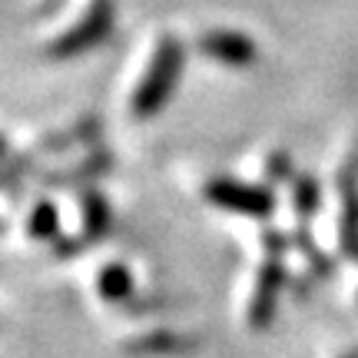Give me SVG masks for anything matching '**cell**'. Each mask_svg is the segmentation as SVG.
<instances>
[{
    "instance_id": "1",
    "label": "cell",
    "mask_w": 358,
    "mask_h": 358,
    "mask_svg": "<svg viewBox=\"0 0 358 358\" xmlns=\"http://www.w3.org/2000/svg\"><path fill=\"white\" fill-rule=\"evenodd\" d=\"M179 73V47L169 37H150V43L129 60V77L123 87V106L129 116H150L166 103Z\"/></svg>"
},
{
    "instance_id": "2",
    "label": "cell",
    "mask_w": 358,
    "mask_h": 358,
    "mask_svg": "<svg viewBox=\"0 0 358 358\" xmlns=\"http://www.w3.org/2000/svg\"><path fill=\"white\" fill-rule=\"evenodd\" d=\"M110 20H113V0H66L57 20H50L40 34V43L53 57H70L96 43V37L110 30Z\"/></svg>"
},
{
    "instance_id": "3",
    "label": "cell",
    "mask_w": 358,
    "mask_h": 358,
    "mask_svg": "<svg viewBox=\"0 0 358 358\" xmlns=\"http://www.w3.org/2000/svg\"><path fill=\"white\" fill-rule=\"evenodd\" d=\"M312 239L322 256H345L358 245V192L352 182H338L322 196L312 216Z\"/></svg>"
},
{
    "instance_id": "4",
    "label": "cell",
    "mask_w": 358,
    "mask_h": 358,
    "mask_svg": "<svg viewBox=\"0 0 358 358\" xmlns=\"http://www.w3.org/2000/svg\"><path fill=\"white\" fill-rule=\"evenodd\" d=\"M282 282V266L279 256H259L252 266L245 268L236 279V319L243 322L245 329H262L272 319L275 308V295H279Z\"/></svg>"
},
{
    "instance_id": "5",
    "label": "cell",
    "mask_w": 358,
    "mask_h": 358,
    "mask_svg": "<svg viewBox=\"0 0 358 358\" xmlns=\"http://www.w3.org/2000/svg\"><path fill=\"white\" fill-rule=\"evenodd\" d=\"M203 199L219 206V209H226V213H239V216H262V213L272 209V196L262 192V186H256V182H249L243 176L209 179L203 186Z\"/></svg>"
},
{
    "instance_id": "6",
    "label": "cell",
    "mask_w": 358,
    "mask_h": 358,
    "mask_svg": "<svg viewBox=\"0 0 358 358\" xmlns=\"http://www.w3.org/2000/svg\"><path fill=\"white\" fill-rule=\"evenodd\" d=\"M57 209H60V232L70 243H90L106 226V206L90 189H73L66 196V203Z\"/></svg>"
},
{
    "instance_id": "7",
    "label": "cell",
    "mask_w": 358,
    "mask_h": 358,
    "mask_svg": "<svg viewBox=\"0 0 358 358\" xmlns=\"http://www.w3.org/2000/svg\"><path fill=\"white\" fill-rule=\"evenodd\" d=\"M196 47H199L206 57H213V60L229 64V66L249 64V60L256 57L252 40L245 37V34H236V30H209V34H203V37L196 40Z\"/></svg>"
},
{
    "instance_id": "8",
    "label": "cell",
    "mask_w": 358,
    "mask_h": 358,
    "mask_svg": "<svg viewBox=\"0 0 358 358\" xmlns=\"http://www.w3.org/2000/svg\"><path fill=\"white\" fill-rule=\"evenodd\" d=\"M243 179L256 182V186H279V182L292 179V163H289V156L282 150L266 146V150H256V153L245 156Z\"/></svg>"
},
{
    "instance_id": "9",
    "label": "cell",
    "mask_w": 358,
    "mask_h": 358,
    "mask_svg": "<svg viewBox=\"0 0 358 358\" xmlns=\"http://www.w3.org/2000/svg\"><path fill=\"white\" fill-rule=\"evenodd\" d=\"M319 203H322L319 189H315V182H312L308 176H292L289 182H285V203H282V213H285V219L292 216L295 229L306 226V222H312Z\"/></svg>"
},
{
    "instance_id": "10",
    "label": "cell",
    "mask_w": 358,
    "mask_h": 358,
    "mask_svg": "<svg viewBox=\"0 0 358 358\" xmlns=\"http://www.w3.org/2000/svg\"><path fill=\"white\" fill-rule=\"evenodd\" d=\"M24 236L30 243H43V239H53L60 232V209L50 203V199H34L27 203L24 209Z\"/></svg>"
},
{
    "instance_id": "11",
    "label": "cell",
    "mask_w": 358,
    "mask_h": 358,
    "mask_svg": "<svg viewBox=\"0 0 358 358\" xmlns=\"http://www.w3.org/2000/svg\"><path fill=\"white\" fill-rule=\"evenodd\" d=\"M90 285H93L96 299H103V302H120V299H127V292H129V275L120 262H96L93 272H90Z\"/></svg>"
},
{
    "instance_id": "12",
    "label": "cell",
    "mask_w": 358,
    "mask_h": 358,
    "mask_svg": "<svg viewBox=\"0 0 358 358\" xmlns=\"http://www.w3.org/2000/svg\"><path fill=\"white\" fill-rule=\"evenodd\" d=\"M289 272H292L295 279L312 282L325 272V262H322V256L312 252V249H295L292 256H289Z\"/></svg>"
},
{
    "instance_id": "13",
    "label": "cell",
    "mask_w": 358,
    "mask_h": 358,
    "mask_svg": "<svg viewBox=\"0 0 358 358\" xmlns=\"http://www.w3.org/2000/svg\"><path fill=\"white\" fill-rule=\"evenodd\" d=\"M342 292H345V299H348V302H352V306L358 308V268H352V272H348L345 289H342Z\"/></svg>"
},
{
    "instance_id": "14",
    "label": "cell",
    "mask_w": 358,
    "mask_h": 358,
    "mask_svg": "<svg viewBox=\"0 0 358 358\" xmlns=\"http://www.w3.org/2000/svg\"><path fill=\"white\" fill-rule=\"evenodd\" d=\"M335 358H358V352H352V348H345V352H338Z\"/></svg>"
}]
</instances>
